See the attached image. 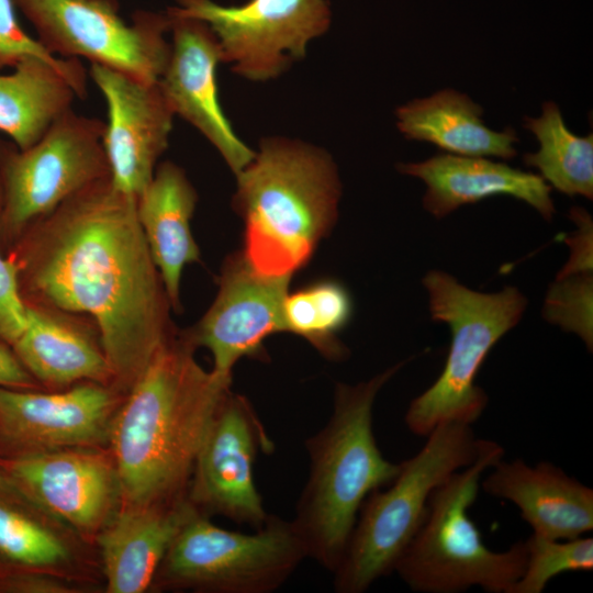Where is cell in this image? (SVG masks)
Instances as JSON below:
<instances>
[{
    "instance_id": "3",
    "label": "cell",
    "mask_w": 593,
    "mask_h": 593,
    "mask_svg": "<svg viewBox=\"0 0 593 593\" xmlns=\"http://www.w3.org/2000/svg\"><path fill=\"white\" fill-rule=\"evenodd\" d=\"M236 177L243 257L258 273L292 277L337 219L340 181L332 157L299 141L264 138Z\"/></svg>"
},
{
    "instance_id": "8",
    "label": "cell",
    "mask_w": 593,
    "mask_h": 593,
    "mask_svg": "<svg viewBox=\"0 0 593 593\" xmlns=\"http://www.w3.org/2000/svg\"><path fill=\"white\" fill-rule=\"evenodd\" d=\"M307 558L292 521L268 515L254 533L214 525L195 512L167 551L153 586L214 593H270Z\"/></svg>"
},
{
    "instance_id": "21",
    "label": "cell",
    "mask_w": 593,
    "mask_h": 593,
    "mask_svg": "<svg viewBox=\"0 0 593 593\" xmlns=\"http://www.w3.org/2000/svg\"><path fill=\"white\" fill-rule=\"evenodd\" d=\"M12 347L30 374L47 387L86 381L113 385L100 340L59 310L25 302L24 328Z\"/></svg>"
},
{
    "instance_id": "9",
    "label": "cell",
    "mask_w": 593,
    "mask_h": 593,
    "mask_svg": "<svg viewBox=\"0 0 593 593\" xmlns=\"http://www.w3.org/2000/svg\"><path fill=\"white\" fill-rule=\"evenodd\" d=\"M105 122L61 114L31 147L0 141V228L30 230L66 201L110 178L103 146Z\"/></svg>"
},
{
    "instance_id": "2",
    "label": "cell",
    "mask_w": 593,
    "mask_h": 593,
    "mask_svg": "<svg viewBox=\"0 0 593 593\" xmlns=\"http://www.w3.org/2000/svg\"><path fill=\"white\" fill-rule=\"evenodd\" d=\"M194 349L183 335H172L114 413L108 446L122 503L187 496L195 460L232 383V376L203 369Z\"/></svg>"
},
{
    "instance_id": "31",
    "label": "cell",
    "mask_w": 593,
    "mask_h": 593,
    "mask_svg": "<svg viewBox=\"0 0 593 593\" xmlns=\"http://www.w3.org/2000/svg\"><path fill=\"white\" fill-rule=\"evenodd\" d=\"M24 324L25 301L20 291L19 265L0 255V340L12 345Z\"/></svg>"
},
{
    "instance_id": "28",
    "label": "cell",
    "mask_w": 593,
    "mask_h": 593,
    "mask_svg": "<svg viewBox=\"0 0 593 593\" xmlns=\"http://www.w3.org/2000/svg\"><path fill=\"white\" fill-rule=\"evenodd\" d=\"M525 544L526 566L510 593H541L559 574L593 570L592 537L552 539L532 534Z\"/></svg>"
},
{
    "instance_id": "15",
    "label": "cell",
    "mask_w": 593,
    "mask_h": 593,
    "mask_svg": "<svg viewBox=\"0 0 593 593\" xmlns=\"http://www.w3.org/2000/svg\"><path fill=\"white\" fill-rule=\"evenodd\" d=\"M90 77L108 107L103 146L110 181L137 199L168 146L175 114L158 81L146 82L96 64H91Z\"/></svg>"
},
{
    "instance_id": "19",
    "label": "cell",
    "mask_w": 593,
    "mask_h": 593,
    "mask_svg": "<svg viewBox=\"0 0 593 593\" xmlns=\"http://www.w3.org/2000/svg\"><path fill=\"white\" fill-rule=\"evenodd\" d=\"M480 486L514 503L535 535L572 539L593 529V490L550 462L501 459Z\"/></svg>"
},
{
    "instance_id": "26",
    "label": "cell",
    "mask_w": 593,
    "mask_h": 593,
    "mask_svg": "<svg viewBox=\"0 0 593 593\" xmlns=\"http://www.w3.org/2000/svg\"><path fill=\"white\" fill-rule=\"evenodd\" d=\"M351 315L348 290L332 279L317 280L288 293L283 304L286 332L303 337L331 360H340L347 354L338 333Z\"/></svg>"
},
{
    "instance_id": "29",
    "label": "cell",
    "mask_w": 593,
    "mask_h": 593,
    "mask_svg": "<svg viewBox=\"0 0 593 593\" xmlns=\"http://www.w3.org/2000/svg\"><path fill=\"white\" fill-rule=\"evenodd\" d=\"M544 315L553 324L578 334L592 350V275L558 277L547 295Z\"/></svg>"
},
{
    "instance_id": "7",
    "label": "cell",
    "mask_w": 593,
    "mask_h": 593,
    "mask_svg": "<svg viewBox=\"0 0 593 593\" xmlns=\"http://www.w3.org/2000/svg\"><path fill=\"white\" fill-rule=\"evenodd\" d=\"M430 317L445 323L451 342L444 369L435 382L410 403L409 430L426 437L444 423L472 425L488 405L475 377L493 346L521 321L526 296L515 287L485 293L471 290L451 275L430 270L423 279Z\"/></svg>"
},
{
    "instance_id": "34",
    "label": "cell",
    "mask_w": 593,
    "mask_h": 593,
    "mask_svg": "<svg viewBox=\"0 0 593 593\" xmlns=\"http://www.w3.org/2000/svg\"><path fill=\"white\" fill-rule=\"evenodd\" d=\"M0 387L32 389L36 380L23 367L15 354L0 342Z\"/></svg>"
},
{
    "instance_id": "12",
    "label": "cell",
    "mask_w": 593,
    "mask_h": 593,
    "mask_svg": "<svg viewBox=\"0 0 593 593\" xmlns=\"http://www.w3.org/2000/svg\"><path fill=\"white\" fill-rule=\"evenodd\" d=\"M1 478L55 523L94 536L122 504L110 452L100 448L23 451L0 460Z\"/></svg>"
},
{
    "instance_id": "24",
    "label": "cell",
    "mask_w": 593,
    "mask_h": 593,
    "mask_svg": "<svg viewBox=\"0 0 593 593\" xmlns=\"http://www.w3.org/2000/svg\"><path fill=\"white\" fill-rule=\"evenodd\" d=\"M482 113L467 94L452 89L410 101L395 111L396 125L406 138L429 142L452 155L513 158L518 141L515 131L489 128Z\"/></svg>"
},
{
    "instance_id": "6",
    "label": "cell",
    "mask_w": 593,
    "mask_h": 593,
    "mask_svg": "<svg viewBox=\"0 0 593 593\" xmlns=\"http://www.w3.org/2000/svg\"><path fill=\"white\" fill-rule=\"evenodd\" d=\"M503 457L504 448L488 439L473 463L432 493L425 518L394 568L412 591L458 593L480 586L489 593H510L522 577L525 541L491 550L469 516L484 472Z\"/></svg>"
},
{
    "instance_id": "35",
    "label": "cell",
    "mask_w": 593,
    "mask_h": 593,
    "mask_svg": "<svg viewBox=\"0 0 593 593\" xmlns=\"http://www.w3.org/2000/svg\"><path fill=\"white\" fill-rule=\"evenodd\" d=\"M0 479H2V478H1V471H0Z\"/></svg>"
},
{
    "instance_id": "14",
    "label": "cell",
    "mask_w": 593,
    "mask_h": 593,
    "mask_svg": "<svg viewBox=\"0 0 593 593\" xmlns=\"http://www.w3.org/2000/svg\"><path fill=\"white\" fill-rule=\"evenodd\" d=\"M291 276L271 277L255 271L242 254L224 264L216 298L203 317L183 337L205 347L217 373L232 376L242 358L264 359V342L286 332L283 304Z\"/></svg>"
},
{
    "instance_id": "23",
    "label": "cell",
    "mask_w": 593,
    "mask_h": 593,
    "mask_svg": "<svg viewBox=\"0 0 593 593\" xmlns=\"http://www.w3.org/2000/svg\"><path fill=\"white\" fill-rule=\"evenodd\" d=\"M198 200L184 171L171 161L160 164L137 198V217L169 302L180 307V282L184 267L200 260L191 231Z\"/></svg>"
},
{
    "instance_id": "4",
    "label": "cell",
    "mask_w": 593,
    "mask_h": 593,
    "mask_svg": "<svg viewBox=\"0 0 593 593\" xmlns=\"http://www.w3.org/2000/svg\"><path fill=\"white\" fill-rule=\"evenodd\" d=\"M405 363L357 384L338 383L329 419L305 441L310 474L292 523L307 557L332 573L342 561L362 503L400 470V463L387 460L377 445L372 410L381 388Z\"/></svg>"
},
{
    "instance_id": "30",
    "label": "cell",
    "mask_w": 593,
    "mask_h": 593,
    "mask_svg": "<svg viewBox=\"0 0 593 593\" xmlns=\"http://www.w3.org/2000/svg\"><path fill=\"white\" fill-rule=\"evenodd\" d=\"M26 57H40L52 63L66 59L48 53L21 27L13 0H0V69L14 67Z\"/></svg>"
},
{
    "instance_id": "13",
    "label": "cell",
    "mask_w": 593,
    "mask_h": 593,
    "mask_svg": "<svg viewBox=\"0 0 593 593\" xmlns=\"http://www.w3.org/2000/svg\"><path fill=\"white\" fill-rule=\"evenodd\" d=\"M272 448L253 405L230 390L195 460L187 499L203 516L217 514L260 527L269 514L255 484L254 465L260 449Z\"/></svg>"
},
{
    "instance_id": "18",
    "label": "cell",
    "mask_w": 593,
    "mask_h": 593,
    "mask_svg": "<svg viewBox=\"0 0 593 593\" xmlns=\"http://www.w3.org/2000/svg\"><path fill=\"white\" fill-rule=\"evenodd\" d=\"M187 496L167 503L125 504L96 535L107 591L142 593L186 522L195 513Z\"/></svg>"
},
{
    "instance_id": "33",
    "label": "cell",
    "mask_w": 593,
    "mask_h": 593,
    "mask_svg": "<svg viewBox=\"0 0 593 593\" xmlns=\"http://www.w3.org/2000/svg\"><path fill=\"white\" fill-rule=\"evenodd\" d=\"M0 589L21 593H68L76 591L59 574L46 571H27L4 578L0 581Z\"/></svg>"
},
{
    "instance_id": "10",
    "label": "cell",
    "mask_w": 593,
    "mask_h": 593,
    "mask_svg": "<svg viewBox=\"0 0 593 593\" xmlns=\"http://www.w3.org/2000/svg\"><path fill=\"white\" fill-rule=\"evenodd\" d=\"M37 41L59 58H85L146 82H157L170 55V16L137 11L130 22L118 0H13Z\"/></svg>"
},
{
    "instance_id": "16",
    "label": "cell",
    "mask_w": 593,
    "mask_h": 593,
    "mask_svg": "<svg viewBox=\"0 0 593 593\" xmlns=\"http://www.w3.org/2000/svg\"><path fill=\"white\" fill-rule=\"evenodd\" d=\"M25 390L0 387V433L24 451L108 445L125 396L113 385L92 381L56 392Z\"/></svg>"
},
{
    "instance_id": "27",
    "label": "cell",
    "mask_w": 593,
    "mask_h": 593,
    "mask_svg": "<svg viewBox=\"0 0 593 593\" xmlns=\"http://www.w3.org/2000/svg\"><path fill=\"white\" fill-rule=\"evenodd\" d=\"M0 557L30 571L56 573L70 562L71 549L48 522L0 500Z\"/></svg>"
},
{
    "instance_id": "5",
    "label": "cell",
    "mask_w": 593,
    "mask_h": 593,
    "mask_svg": "<svg viewBox=\"0 0 593 593\" xmlns=\"http://www.w3.org/2000/svg\"><path fill=\"white\" fill-rule=\"evenodd\" d=\"M419 451L400 463L395 478L362 503L340 563L334 572L338 593H362L394 571L421 527L432 493L455 472L473 463L488 439L471 426L444 423Z\"/></svg>"
},
{
    "instance_id": "25",
    "label": "cell",
    "mask_w": 593,
    "mask_h": 593,
    "mask_svg": "<svg viewBox=\"0 0 593 593\" xmlns=\"http://www.w3.org/2000/svg\"><path fill=\"white\" fill-rule=\"evenodd\" d=\"M525 128L539 142L536 153L524 155V163L540 171V176L558 191L593 198V136L582 137L566 126L555 102L542 104L541 115L525 118Z\"/></svg>"
},
{
    "instance_id": "32",
    "label": "cell",
    "mask_w": 593,
    "mask_h": 593,
    "mask_svg": "<svg viewBox=\"0 0 593 593\" xmlns=\"http://www.w3.org/2000/svg\"><path fill=\"white\" fill-rule=\"evenodd\" d=\"M572 217L579 230L567 239L571 247V256L558 277L592 272V223L590 216L581 209H572Z\"/></svg>"
},
{
    "instance_id": "20",
    "label": "cell",
    "mask_w": 593,
    "mask_h": 593,
    "mask_svg": "<svg viewBox=\"0 0 593 593\" xmlns=\"http://www.w3.org/2000/svg\"><path fill=\"white\" fill-rule=\"evenodd\" d=\"M398 170L425 182L423 206L437 219L463 204L497 194L524 201L546 220H551L556 212L551 186L540 175L484 157L439 154L419 163L399 164Z\"/></svg>"
},
{
    "instance_id": "11",
    "label": "cell",
    "mask_w": 593,
    "mask_h": 593,
    "mask_svg": "<svg viewBox=\"0 0 593 593\" xmlns=\"http://www.w3.org/2000/svg\"><path fill=\"white\" fill-rule=\"evenodd\" d=\"M168 10L205 22L215 34L222 60L250 80L281 75L306 54L310 41L331 24L327 0H248L222 5L213 0H177Z\"/></svg>"
},
{
    "instance_id": "17",
    "label": "cell",
    "mask_w": 593,
    "mask_h": 593,
    "mask_svg": "<svg viewBox=\"0 0 593 593\" xmlns=\"http://www.w3.org/2000/svg\"><path fill=\"white\" fill-rule=\"evenodd\" d=\"M172 41L159 88L175 115L194 126L237 175L255 153L234 133L219 100L216 67L222 60L219 41L198 19L167 10Z\"/></svg>"
},
{
    "instance_id": "22",
    "label": "cell",
    "mask_w": 593,
    "mask_h": 593,
    "mask_svg": "<svg viewBox=\"0 0 593 593\" xmlns=\"http://www.w3.org/2000/svg\"><path fill=\"white\" fill-rule=\"evenodd\" d=\"M13 69L0 75V132L26 149L71 109L75 98L86 97L87 72L76 58L26 57Z\"/></svg>"
},
{
    "instance_id": "1",
    "label": "cell",
    "mask_w": 593,
    "mask_h": 593,
    "mask_svg": "<svg viewBox=\"0 0 593 593\" xmlns=\"http://www.w3.org/2000/svg\"><path fill=\"white\" fill-rule=\"evenodd\" d=\"M29 231L27 290L36 303L93 318L113 385L126 394L174 335L137 199L107 178Z\"/></svg>"
}]
</instances>
